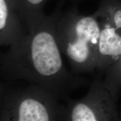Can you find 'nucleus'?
<instances>
[{
  "label": "nucleus",
  "mask_w": 121,
  "mask_h": 121,
  "mask_svg": "<svg viewBox=\"0 0 121 121\" xmlns=\"http://www.w3.org/2000/svg\"><path fill=\"white\" fill-rule=\"evenodd\" d=\"M56 37L54 14L45 15L27 29L25 38L0 55V74L9 81L40 86L67 99L87 80L65 66Z\"/></svg>",
  "instance_id": "nucleus-1"
},
{
  "label": "nucleus",
  "mask_w": 121,
  "mask_h": 121,
  "mask_svg": "<svg viewBox=\"0 0 121 121\" xmlns=\"http://www.w3.org/2000/svg\"><path fill=\"white\" fill-rule=\"evenodd\" d=\"M100 29L99 20L93 14L86 16L75 10L54 13L57 42L73 73H91L96 70Z\"/></svg>",
  "instance_id": "nucleus-2"
},
{
  "label": "nucleus",
  "mask_w": 121,
  "mask_h": 121,
  "mask_svg": "<svg viewBox=\"0 0 121 121\" xmlns=\"http://www.w3.org/2000/svg\"><path fill=\"white\" fill-rule=\"evenodd\" d=\"M60 100L49 90L29 83L4 91L0 121H63Z\"/></svg>",
  "instance_id": "nucleus-3"
},
{
  "label": "nucleus",
  "mask_w": 121,
  "mask_h": 121,
  "mask_svg": "<svg viewBox=\"0 0 121 121\" xmlns=\"http://www.w3.org/2000/svg\"><path fill=\"white\" fill-rule=\"evenodd\" d=\"M67 100V105H63V121H119L117 102L100 78L91 83L81 99Z\"/></svg>",
  "instance_id": "nucleus-4"
},
{
  "label": "nucleus",
  "mask_w": 121,
  "mask_h": 121,
  "mask_svg": "<svg viewBox=\"0 0 121 121\" xmlns=\"http://www.w3.org/2000/svg\"><path fill=\"white\" fill-rule=\"evenodd\" d=\"M100 23L96 71L104 73L121 57V33L105 22H100Z\"/></svg>",
  "instance_id": "nucleus-5"
},
{
  "label": "nucleus",
  "mask_w": 121,
  "mask_h": 121,
  "mask_svg": "<svg viewBox=\"0 0 121 121\" xmlns=\"http://www.w3.org/2000/svg\"><path fill=\"white\" fill-rule=\"evenodd\" d=\"M26 34L23 22L9 0H0V47L16 44Z\"/></svg>",
  "instance_id": "nucleus-6"
},
{
  "label": "nucleus",
  "mask_w": 121,
  "mask_h": 121,
  "mask_svg": "<svg viewBox=\"0 0 121 121\" xmlns=\"http://www.w3.org/2000/svg\"><path fill=\"white\" fill-rule=\"evenodd\" d=\"M48 0H9L26 29L44 17L43 8Z\"/></svg>",
  "instance_id": "nucleus-7"
},
{
  "label": "nucleus",
  "mask_w": 121,
  "mask_h": 121,
  "mask_svg": "<svg viewBox=\"0 0 121 121\" xmlns=\"http://www.w3.org/2000/svg\"><path fill=\"white\" fill-rule=\"evenodd\" d=\"M93 15L121 33V0H102Z\"/></svg>",
  "instance_id": "nucleus-8"
},
{
  "label": "nucleus",
  "mask_w": 121,
  "mask_h": 121,
  "mask_svg": "<svg viewBox=\"0 0 121 121\" xmlns=\"http://www.w3.org/2000/svg\"><path fill=\"white\" fill-rule=\"evenodd\" d=\"M103 82L116 102L121 91V57L104 72Z\"/></svg>",
  "instance_id": "nucleus-9"
},
{
  "label": "nucleus",
  "mask_w": 121,
  "mask_h": 121,
  "mask_svg": "<svg viewBox=\"0 0 121 121\" xmlns=\"http://www.w3.org/2000/svg\"><path fill=\"white\" fill-rule=\"evenodd\" d=\"M4 88L2 84L0 82V111H1V104H2V101L3 96H4Z\"/></svg>",
  "instance_id": "nucleus-10"
},
{
  "label": "nucleus",
  "mask_w": 121,
  "mask_h": 121,
  "mask_svg": "<svg viewBox=\"0 0 121 121\" xmlns=\"http://www.w3.org/2000/svg\"><path fill=\"white\" fill-rule=\"evenodd\" d=\"M119 121H121V112L119 113Z\"/></svg>",
  "instance_id": "nucleus-11"
}]
</instances>
